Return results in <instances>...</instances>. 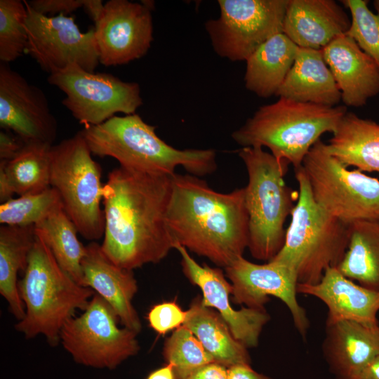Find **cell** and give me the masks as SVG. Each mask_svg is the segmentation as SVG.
<instances>
[{"mask_svg": "<svg viewBox=\"0 0 379 379\" xmlns=\"http://www.w3.org/2000/svg\"><path fill=\"white\" fill-rule=\"evenodd\" d=\"M172 176L119 166L103 187L104 239L101 248L115 265L133 270L157 263L174 248L167 223Z\"/></svg>", "mask_w": 379, "mask_h": 379, "instance_id": "obj_1", "label": "cell"}, {"mask_svg": "<svg viewBox=\"0 0 379 379\" xmlns=\"http://www.w3.org/2000/svg\"><path fill=\"white\" fill-rule=\"evenodd\" d=\"M167 223L175 244L226 268L248 246L244 187L221 193L198 176L175 173Z\"/></svg>", "mask_w": 379, "mask_h": 379, "instance_id": "obj_2", "label": "cell"}, {"mask_svg": "<svg viewBox=\"0 0 379 379\" xmlns=\"http://www.w3.org/2000/svg\"><path fill=\"white\" fill-rule=\"evenodd\" d=\"M156 126L137 114L114 116L81 131L92 154L115 159L120 166L142 173L173 176L182 166L189 174L204 176L217 169L212 149H176L161 140Z\"/></svg>", "mask_w": 379, "mask_h": 379, "instance_id": "obj_3", "label": "cell"}, {"mask_svg": "<svg viewBox=\"0 0 379 379\" xmlns=\"http://www.w3.org/2000/svg\"><path fill=\"white\" fill-rule=\"evenodd\" d=\"M23 272L18 288L25 314L15 328L27 338L43 335L55 346L65 323L77 310H84L95 293L77 283L60 267L37 234Z\"/></svg>", "mask_w": 379, "mask_h": 379, "instance_id": "obj_4", "label": "cell"}, {"mask_svg": "<svg viewBox=\"0 0 379 379\" xmlns=\"http://www.w3.org/2000/svg\"><path fill=\"white\" fill-rule=\"evenodd\" d=\"M347 112L343 105L328 107L279 98L260 107L232 138L243 147H267L296 169L323 134L334 133Z\"/></svg>", "mask_w": 379, "mask_h": 379, "instance_id": "obj_5", "label": "cell"}, {"mask_svg": "<svg viewBox=\"0 0 379 379\" xmlns=\"http://www.w3.org/2000/svg\"><path fill=\"white\" fill-rule=\"evenodd\" d=\"M294 171L299 189L298 201L284 245L272 260L293 269L298 284L314 285L327 269L336 267L343 258L349 241L350 224L319 206L302 167Z\"/></svg>", "mask_w": 379, "mask_h": 379, "instance_id": "obj_6", "label": "cell"}, {"mask_svg": "<svg viewBox=\"0 0 379 379\" xmlns=\"http://www.w3.org/2000/svg\"><path fill=\"white\" fill-rule=\"evenodd\" d=\"M239 157L247 171L244 187L248 215V249L259 260H271L282 248L284 223L295 206L293 192L284 181L288 162L280 160L260 147H245Z\"/></svg>", "mask_w": 379, "mask_h": 379, "instance_id": "obj_7", "label": "cell"}, {"mask_svg": "<svg viewBox=\"0 0 379 379\" xmlns=\"http://www.w3.org/2000/svg\"><path fill=\"white\" fill-rule=\"evenodd\" d=\"M81 131L53 145L51 151V187L58 192L63 209L78 232L91 241L105 232L101 208L104 185L101 168Z\"/></svg>", "mask_w": 379, "mask_h": 379, "instance_id": "obj_8", "label": "cell"}, {"mask_svg": "<svg viewBox=\"0 0 379 379\" xmlns=\"http://www.w3.org/2000/svg\"><path fill=\"white\" fill-rule=\"evenodd\" d=\"M302 168L315 202L331 215L351 224L379 221V180L349 170L317 141L306 154Z\"/></svg>", "mask_w": 379, "mask_h": 379, "instance_id": "obj_9", "label": "cell"}, {"mask_svg": "<svg viewBox=\"0 0 379 379\" xmlns=\"http://www.w3.org/2000/svg\"><path fill=\"white\" fill-rule=\"evenodd\" d=\"M119 321L112 307L95 293L83 313L65 323L60 342L77 363L114 369L140 350L138 333L119 328Z\"/></svg>", "mask_w": 379, "mask_h": 379, "instance_id": "obj_10", "label": "cell"}, {"mask_svg": "<svg viewBox=\"0 0 379 379\" xmlns=\"http://www.w3.org/2000/svg\"><path fill=\"white\" fill-rule=\"evenodd\" d=\"M47 80L64 92L62 104L85 127L100 124L117 113L135 114L142 105L138 83L91 72L77 64L50 74Z\"/></svg>", "mask_w": 379, "mask_h": 379, "instance_id": "obj_11", "label": "cell"}, {"mask_svg": "<svg viewBox=\"0 0 379 379\" xmlns=\"http://www.w3.org/2000/svg\"><path fill=\"white\" fill-rule=\"evenodd\" d=\"M288 0H218L220 16L205 24L214 51L246 61L262 44L283 33Z\"/></svg>", "mask_w": 379, "mask_h": 379, "instance_id": "obj_12", "label": "cell"}, {"mask_svg": "<svg viewBox=\"0 0 379 379\" xmlns=\"http://www.w3.org/2000/svg\"><path fill=\"white\" fill-rule=\"evenodd\" d=\"M24 2L27 10L25 53L49 74L72 64L94 72L100 64L94 28L82 32L74 17L44 15Z\"/></svg>", "mask_w": 379, "mask_h": 379, "instance_id": "obj_13", "label": "cell"}, {"mask_svg": "<svg viewBox=\"0 0 379 379\" xmlns=\"http://www.w3.org/2000/svg\"><path fill=\"white\" fill-rule=\"evenodd\" d=\"M154 8L152 1L109 0L105 4L94 27L100 63L122 65L147 53L153 41Z\"/></svg>", "mask_w": 379, "mask_h": 379, "instance_id": "obj_14", "label": "cell"}, {"mask_svg": "<svg viewBox=\"0 0 379 379\" xmlns=\"http://www.w3.org/2000/svg\"><path fill=\"white\" fill-rule=\"evenodd\" d=\"M225 269L232 286L234 303L262 310L270 296L276 297L287 306L295 327L305 338L310 322L297 300L298 281L293 269L274 260L265 264L253 263L243 255Z\"/></svg>", "mask_w": 379, "mask_h": 379, "instance_id": "obj_15", "label": "cell"}, {"mask_svg": "<svg viewBox=\"0 0 379 379\" xmlns=\"http://www.w3.org/2000/svg\"><path fill=\"white\" fill-rule=\"evenodd\" d=\"M0 126L25 143L51 145L58 128L44 91L3 62L0 63Z\"/></svg>", "mask_w": 379, "mask_h": 379, "instance_id": "obj_16", "label": "cell"}, {"mask_svg": "<svg viewBox=\"0 0 379 379\" xmlns=\"http://www.w3.org/2000/svg\"><path fill=\"white\" fill-rule=\"evenodd\" d=\"M174 249L181 256L185 277L201 290L203 304L218 310L234 337L246 348L257 347L262 328L270 319L265 310L247 307L238 310L234 309L230 296L232 286L227 281L222 271L206 264L199 265L180 244H175Z\"/></svg>", "mask_w": 379, "mask_h": 379, "instance_id": "obj_17", "label": "cell"}, {"mask_svg": "<svg viewBox=\"0 0 379 379\" xmlns=\"http://www.w3.org/2000/svg\"><path fill=\"white\" fill-rule=\"evenodd\" d=\"M81 268L84 286L91 288L112 307L124 327L138 333L142 325L132 302L138 292L133 270L112 262L96 241L86 246Z\"/></svg>", "mask_w": 379, "mask_h": 379, "instance_id": "obj_18", "label": "cell"}, {"mask_svg": "<svg viewBox=\"0 0 379 379\" xmlns=\"http://www.w3.org/2000/svg\"><path fill=\"white\" fill-rule=\"evenodd\" d=\"M345 107H361L379 95V68L350 36L340 35L321 49Z\"/></svg>", "mask_w": 379, "mask_h": 379, "instance_id": "obj_19", "label": "cell"}, {"mask_svg": "<svg viewBox=\"0 0 379 379\" xmlns=\"http://www.w3.org/2000/svg\"><path fill=\"white\" fill-rule=\"evenodd\" d=\"M322 351L334 379H358L379 355V326L353 321L326 323Z\"/></svg>", "mask_w": 379, "mask_h": 379, "instance_id": "obj_20", "label": "cell"}, {"mask_svg": "<svg viewBox=\"0 0 379 379\" xmlns=\"http://www.w3.org/2000/svg\"><path fill=\"white\" fill-rule=\"evenodd\" d=\"M298 293L314 296L328 308L326 323L353 321L378 326L379 292L366 288L343 276L335 267L328 268L314 284H298Z\"/></svg>", "mask_w": 379, "mask_h": 379, "instance_id": "obj_21", "label": "cell"}, {"mask_svg": "<svg viewBox=\"0 0 379 379\" xmlns=\"http://www.w3.org/2000/svg\"><path fill=\"white\" fill-rule=\"evenodd\" d=\"M350 25V17L333 0H288L283 33L300 48L321 50Z\"/></svg>", "mask_w": 379, "mask_h": 379, "instance_id": "obj_22", "label": "cell"}, {"mask_svg": "<svg viewBox=\"0 0 379 379\" xmlns=\"http://www.w3.org/2000/svg\"><path fill=\"white\" fill-rule=\"evenodd\" d=\"M276 95L301 102L338 105L341 93L321 50L300 48Z\"/></svg>", "mask_w": 379, "mask_h": 379, "instance_id": "obj_23", "label": "cell"}, {"mask_svg": "<svg viewBox=\"0 0 379 379\" xmlns=\"http://www.w3.org/2000/svg\"><path fill=\"white\" fill-rule=\"evenodd\" d=\"M326 144L328 153L346 167L379 173V123L347 112Z\"/></svg>", "mask_w": 379, "mask_h": 379, "instance_id": "obj_24", "label": "cell"}, {"mask_svg": "<svg viewBox=\"0 0 379 379\" xmlns=\"http://www.w3.org/2000/svg\"><path fill=\"white\" fill-rule=\"evenodd\" d=\"M51 145L25 143L11 160L0 161V201L20 196L36 194L51 187Z\"/></svg>", "mask_w": 379, "mask_h": 379, "instance_id": "obj_25", "label": "cell"}, {"mask_svg": "<svg viewBox=\"0 0 379 379\" xmlns=\"http://www.w3.org/2000/svg\"><path fill=\"white\" fill-rule=\"evenodd\" d=\"M298 50L299 47L284 33L269 39L246 60L245 87L260 98L276 95Z\"/></svg>", "mask_w": 379, "mask_h": 379, "instance_id": "obj_26", "label": "cell"}, {"mask_svg": "<svg viewBox=\"0 0 379 379\" xmlns=\"http://www.w3.org/2000/svg\"><path fill=\"white\" fill-rule=\"evenodd\" d=\"M183 325L199 339L215 362L227 368L251 365L248 348L234 337L218 312L203 304L201 298L198 296L192 301Z\"/></svg>", "mask_w": 379, "mask_h": 379, "instance_id": "obj_27", "label": "cell"}, {"mask_svg": "<svg viewBox=\"0 0 379 379\" xmlns=\"http://www.w3.org/2000/svg\"><path fill=\"white\" fill-rule=\"evenodd\" d=\"M36 239L35 225L0 227V293L18 320L25 314L18 288V274L24 272Z\"/></svg>", "mask_w": 379, "mask_h": 379, "instance_id": "obj_28", "label": "cell"}, {"mask_svg": "<svg viewBox=\"0 0 379 379\" xmlns=\"http://www.w3.org/2000/svg\"><path fill=\"white\" fill-rule=\"evenodd\" d=\"M335 268L347 279L379 292V221L350 224L347 248Z\"/></svg>", "mask_w": 379, "mask_h": 379, "instance_id": "obj_29", "label": "cell"}, {"mask_svg": "<svg viewBox=\"0 0 379 379\" xmlns=\"http://www.w3.org/2000/svg\"><path fill=\"white\" fill-rule=\"evenodd\" d=\"M35 230L50 248L60 267L84 286L81 260L86 246L79 240L78 231L61 206L35 225Z\"/></svg>", "mask_w": 379, "mask_h": 379, "instance_id": "obj_30", "label": "cell"}, {"mask_svg": "<svg viewBox=\"0 0 379 379\" xmlns=\"http://www.w3.org/2000/svg\"><path fill=\"white\" fill-rule=\"evenodd\" d=\"M61 206L58 192L50 187L41 192L20 196L1 203L0 223L8 226L36 225Z\"/></svg>", "mask_w": 379, "mask_h": 379, "instance_id": "obj_31", "label": "cell"}, {"mask_svg": "<svg viewBox=\"0 0 379 379\" xmlns=\"http://www.w3.org/2000/svg\"><path fill=\"white\" fill-rule=\"evenodd\" d=\"M163 355L166 363L173 366L175 379H185L200 367L215 362L199 339L184 325L166 340Z\"/></svg>", "mask_w": 379, "mask_h": 379, "instance_id": "obj_32", "label": "cell"}, {"mask_svg": "<svg viewBox=\"0 0 379 379\" xmlns=\"http://www.w3.org/2000/svg\"><path fill=\"white\" fill-rule=\"evenodd\" d=\"M27 6L20 0H0V60L8 64L25 53Z\"/></svg>", "mask_w": 379, "mask_h": 379, "instance_id": "obj_33", "label": "cell"}, {"mask_svg": "<svg viewBox=\"0 0 379 379\" xmlns=\"http://www.w3.org/2000/svg\"><path fill=\"white\" fill-rule=\"evenodd\" d=\"M350 13L351 25L346 34L352 37L379 68V0L373 1L375 12L368 6V1H342Z\"/></svg>", "mask_w": 379, "mask_h": 379, "instance_id": "obj_34", "label": "cell"}, {"mask_svg": "<svg viewBox=\"0 0 379 379\" xmlns=\"http://www.w3.org/2000/svg\"><path fill=\"white\" fill-rule=\"evenodd\" d=\"M187 311L175 302H164L154 305L147 313L149 326L157 333L164 335L182 326Z\"/></svg>", "mask_w": 379, "mask_h": 379, "instance_id": "obj_35", "label": "cell"}, {"mask_svg": "<svg viewBox=\"0 0 379 379\" xmlns=\"http://www.w3.org/2000/svg\"><path fill=\"white\" fill-rule=\"evenodd\" d=\"M28 5L35 11L47 16L69 14L84 6V0H32Z\"/></svg>", "mask_w": 379, "mask_h": 379, "instance_id": "obj_36", "label": "cell"}, {"mask_svg": "<svg viewBox=\"0 0 379 379\" xmlns=\"http://www.w3.org/2000/svg\"><path fill=\"white\" fill-rule=\"evenodd\" d=\"M24 145L25 142L13 133L2 129L0 131V161L13 159Z\"/></svg>", "mask_w": 379, "mask_h": 379, "instance_id": "obj_37", "label": "cell"}, {"mask_svg": "<svg viewBox=\"0 0 379 379\" xmlns=\"http://www.w3.org/2000/svg\"><path fill=\"white\" fill-rule=\"evenodd\" d=\"M185 379H227V368L211 362L197 369Z\"/></svg>", "mask_w": 379, "mask_h": 379, "instance_id": "obj_38", "label": "cell"}, {"mask_svg": "<svg viewBox=\"0 0 379 379\" xmlns=\"http://www.w3.org/2000/svg\"><path fill=\"white\" fill-rule=\"evenodd\" d=\"M227 379H272L252 368L251 365L239 364L227 368Z\"/></svg>", "mask_w": 379, "mask_h": 379, "instance_id": "obj_39", "label": "cell"}, {"mask_svg": "<svg viewBox=\"0 0 379 379\" xmlns=\"http://www.w3.org/2000/svg\"><path fill=\"white\" fill-rule=\"evenodd\" d=\"M105 7L102 0H84L83 8L95 24L100 19Z\"/></svg>", "mask_w": 379, "mask_h": 379, "instance_id": "obj_40", "label": "cell"}, {"mask_svg": "<svg viewBox=\"0 0 379 379\" xmlns=\"http://www.w3.org/2000/svg\"><path fill=\"white\" fill-rule=\"evenodd\" d=\"M146 379H175L173 367L171 364L152 371Z\"/></svg>", "mask_w": 379, "mask_h": 379, "instance_id": "obj_41", "label": "cell"}, {"mask_svg": "<svg viewBox=\"0 0 379 379\" xmlns=\"http://www.w3.org/2000/svg\"><path fill=\"white\" fill-rule=\"evenodd\" d=\"M358 379H379V355L365 368Z\"/></svg>", "mask_w": 379, "mask_h": 379, "instance_id": "obj_42", "label": "cell"}]
</instances>
